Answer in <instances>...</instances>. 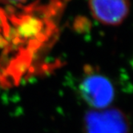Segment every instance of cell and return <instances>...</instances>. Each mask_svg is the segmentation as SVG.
<instances>
[{
    "label": "cell",
    "instance_id": "6da1fadb",
    "mask_svg": "<svg viewBox=\"0 0 133 133\" xmlns=\"http://www.w3.org/2000/svg\"><path fill=\"white\" fill-rule=\"evenodd\" d=\"M79 88L83 99L94 110L109 108L116 96L111 79L89 66L85 68Z\"/></svg>",
    "mask_w": 133,
    "mask_h": 133
},
{
    "label": "cell",
    "instance_id": "7a4b0ae2",
    "mask_svg": "<svg viewBox=\"0 0 133 133\" xmlns=\"http://www.w3.org/2000/svg\"><path fill=\"white\" fill-rule=\"evenodd\" d=\"M130 122L119 108L91 110L83 119L84 133H129Z\"/></svg>",
    "mask_w": 133,
    "mask_h": 133
},
{
    "label": "cell",
    "instance_id": "3957f363",
    "mask_svg": "<svg viewBox=\"0 0 133 133\" xmlns=\"http://www.w3.org/2000/svg\"><path fill=\"white\" fill-rule=\"evenodd\" d=\"M93 18L107 26H119L129 15L130 0H88Z\"/></svg>",
    "mask_w": 133,
    "mask_h": 133
},
{
    "label": "cell",
    "instance_id": "277c9868",
    "mask_svg": "<svg viewBox=\"0 0 133 133\" xmlns=\"http://www.w3.org/2000/svg\"><path fill=\"white\" fill-rule=\"evenodd\" d=\"M23 15L6 13L0 8V49L6 48L12 42L18 43L23 41Z\"/></svg>",
    "mask_w": 133,
    "mask_h": 133
},
{
    "label": "cell",
    "instance_id": "5b68a950",
    "mask_svg": "<svg viewBox=\"0 0 133 133\" xmlns=\"http://www.w3.org/2000/svg\"><path fill=\"white\" fill-rule=\"evenodd\" d=\"M3 3H10V4H18L21 3H24L26 2V0H0Z\"/></svg>",
    "mask_w": 133,
    "mask_h": 133
}]
</instances>
